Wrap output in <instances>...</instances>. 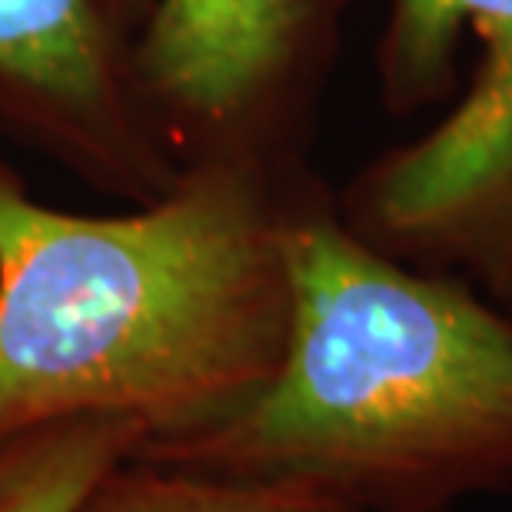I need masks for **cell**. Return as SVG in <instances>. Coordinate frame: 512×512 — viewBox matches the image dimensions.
<instances>
[{
  "label": "cell",
  "instance_id": "cell-2",
  "mask_svg": "<svg viewBox=\"0 0 512 512\" xmlns=\"http://www.w3.org/2000/svg\"><path fill=\"white\" fill-rule=\"evenodd\" d=\"M293 313L273 380L227 426L133 456L290 479L360 512H453L512 489V313L373 250L303 180Z\"/></svg>",
  "mask_w": 512,
  "mask_h": 512
},
{
  "label": "cell",
  "instance_id": "cell-1",
  "mask_svg": "<svg viewBox=\"0 0 512 512\" xmlns=\"http://www.w3.org/2000/svg\"><path fill=\"white\" fill-rule=\"evenodd\" d=\"M303 180L210 157L140 210L80 217L0 167V439L100 416L173 446L237 419L290 336Z\"/></svg>",
  "mask_w": 512,
  "mask_h": 512
},
{
  "label": "cell",
  "instance_id": "cell-5",
  "mask_svg": "<svg viewBox=\"0 0 512 512\" xmlns=\"http://www.w3.org/2000/svg\"><path fill=\"white\" fill-rule=\"evenodd\" d=\"M147 17V0H0V100L140 203L180 177L153 163L130 107Z\"/></svg>",
  "mask_w": 512,
  "mask_h": 512
},
{
  "label": "cell",
  "instance_id": "cell-4",
  "mask_svg": "<svg viewBox=\"0 0 512 512\" xmlns=\"http://www.w3.org/2000/svg\"><path fill=\"white\" fill-rule=\"evenodd\" d=\"M353 0H157L133 80L197 160L296 167L293 143Z\"/></svg>",
  "mask_w": 512,
  "mask_h": 512
},
{
  "label": "cell",
  "instance_id": "cell-3",
  "mask_svg": "<svg viewBox=\"0 0 512 512\" xmlns=\"http://www.w3.org/2000/svg\"><path fill=\"white\" fill-rule=\"evenodd\" d=\"M463 94L423 137L376 157L336 200L363 243L426 273L456 276L512 313V0H389L380 94L416 114Z\"/></svg>",
  "mask_w": 512,
  "mask_h": 512
},
{
  "label": "cell",
  "instance_id": "cell-7",
  "mask_svg": "<svg viewBox=\"0 0 512 512\" xmlns=\"http://www.w3.org/2000/svg\"><path fill=\"white\" fill-rule=\"evenodd\" d=\"M77 512H360L290 479L223 476L127 456L90 489Z\"/></svg>",
  "mask_w": 512,
  "mask_h": 512
},
{
  "label": "cell",
  "instance_id": "cell-6",
  "mask_svg": "<svg viewBox=\"0 0 512 512\" xmlns=\"http://www.w3.org/2000/svg\"><path fill=\"white\" fill-rule=\"evenodd\" d=\"M147 443L127 419H64L0 439V512H77L100 479Z\"/></svg>",
  "mask_w": 512,
  "mask_h": 512
}]
</instances>
